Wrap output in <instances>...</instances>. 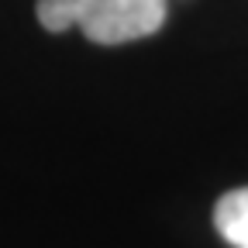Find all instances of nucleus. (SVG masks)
Wrapping results in <instances>:
<instances>
[{"label":"nucleus","instance_id":"1","mask_svg":"<svg viewBox=\"0 0 248 248\" xmlns=\"http://www.w3.org/2000/svg\"><path fill=\"white\" fill-rule=\"evenodd\" d=\"M35 14L52 35L79 28L93 45H124L162 28L166 0H38Z\"/></svg>","mask_w":248,"mask_h":248},{"label":"nucleus","instance_id":"2","mask_svg":"<svg viewBox=\"0 0 248 248\" xmlns=\"http://www.w3.org/2000/svg\"><path fill=\"white\" fill-rule=\"evenodd\" d=\"M214 228L234 248H248V186L228 190L214 207Z\"/></svg>","mask_w":248,"mask_h":248}]
</instances>
